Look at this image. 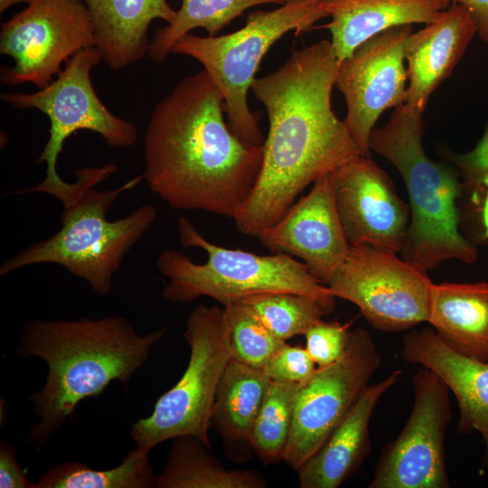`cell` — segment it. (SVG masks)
<instances>
[{
  "instance_id": "obj_11",
  "label": "cell",
  "mask_w": 488,
  "mask_h": 488,
  "mask_svg": "<svg viewBox=\"0 0 488 488\" xmlns=\"http://www.w3.org/2000/svg\"><path fill=\"white\" fill-rule=\"evenodd\" d=\"M433 285L427 272L397 253L360 245L350 246L327 286L356 305L373 328L395 333L428 321Z\"/></svg>"
},
{
  "instance_id": "obj_2",
  "label": "cell",
  "mask_w": 488,
  "mask_h": 488,
  "mask_svg": "<svg viewBox=\"0 0 488 488\" xmlns=\"http://www.w3.org/2000/svg\"><path fill=\"white\" fill-rule=\"evenodd\" d=\"M205 70L182 79L155 107L144 136L149 189L175 210L233 219L258 177L263 145L237 136Z\"/></svg>"
},
{
  "instance_id": "obj_14",
  "label": "cell",
  "mask_w": 488,
  "mask_h": 488,
  "mask_svg": "<svg viewBox=\"0 0 488 488\" xmlns=\"http://www.w3.org/2000/svg\"><path fill=\"white\" fill-rule=\"evenodd\" d=\"M412 33V24L387 29L338 62L335 86L346 101L344 122L363 156H370L369 139L380 116L406 101L405 46Z\"/></svg>"
},
{
  "instance_id": "obj_4",
  "label": "cell",
  "mask_w": 488,
  "mask_h": 488,
  "mask_svg": "<svg viewBox=\"0 0 488 488\" xmlns=\"http://www.w3.org/2000/svg\"><path fill=\"white\" fill-rule=\"evenodd\" d=\"M422 114L406 103L394 108L388 122L371 131L370 150L389 161L400 174L409 198L410 221L401 258L427 272L456 259L473 264L476 247L459 230L456 201L463 189L450 165L426 153Z\"/></svg>"
},
{
  "instance_id": "obj_15",
  "label": "cell",
  "mask_w": 488,
  "mask_h": 488,
  "mask_svg": "<svg viewBox=\"0 0 488 488\" xmlns=\"http://www.w3.org/2000/svg\"><path fill=\"white\" fill-rule=\"evenodd\" d=\"M339 218L350 246L399 253L410 221L409 205L370 156L359 155L332 174Z\"/></svg>"
},
{
  "instance_id": "obj_35",
  "label": "cell",
  "mask_w": 488,
  "mask_h": 488,
  "mask_svg": "<svg viewBox=\"0 0 488 488\" xmlns=\"http://www.w3.org/2000/svg\"><path fill=\"white\" fill-rule=\"evenodd\" d=\"M481 193H483V201L481 209L482 238L488 241V188Z\"/></svg>"
},
{
  "instance_id": "obj_36",
  "label": "cell",
  "mask_w": 488,
  "mask_h": 488,
  "mask_svg": "<svg viewBox=\"0 0 488 488\" xmlns=\"http://www.w3.org/2000/svg\"><path fill=\"white\" fill-rule=\"evenodd\" d=\"M31 0H0V13L5 12L8 7L20 3L28 4Z\"/></svg>"
},
{
  "instance_id": "obj_21",
  "label": "cell",
  "mask_w": 488,
  "mask_h": 488,
  "mask_svg": "<svg viewBox=\"0 0 488 488\" xmlns=\"http://www.w3.org/2000/svg\"><path fill=\"white\" fill-rule=\"evenodd\" d=\"M94 25V47L110 70L127 67L147 54L153 20L171 23L174 11L167 0H82Z\"/></svg>"
},
{
  "instance_id": "obj_29",
  "label": "cell",
  "mask_w": 488,
  "mask_h": 488,
  "mask_svg": "<svg viewBox=\"0 0 488 488\" xmlns=\"http://www.w3.org/2000/svg\"><path fill=\"white\" fill-rule=\"evenodd\" d=\"M222 306L231 359L263 370L270 358L286 342L269 331L243 301L230 299L222 304Z\"/></svg>"
},
{
  "instance_id": "obj_32",
  "label": "cell",
  "mask_w": 488,
  "mask_h": 488,
  "mask_svg": "<svg viewBox=\"0 0 488 488\" xmlns=\"http://www.w3.org/2000/svg\"><path fill=\"white\" fill-rule=\"evenodd\" d=\"M315 363L305 348L286 343L263 368L274 381L301 383L316 370Z\"/></svg>"
},
{
  "instance_id": "obj_19",
  "label": "cell",
  "mask_w": 488,
  "mask_h": 488,
  "mask_svg": "<svg viewBox=\"0 0 488 488\" xmlns=\"http://www.w3.org/2000/svg\"><path fill=\"white\" fill-rule=\"evenodd\" d=\"M402 377L395 370L368 386L352 411L297 470L300 488H337L361 468L371 451L369 427L382 396Z\"/></svg>"
},
{
  "instance_id": "obj_25",
  "label": "cell",
  "mask_w": 488,
  "mask_h": 488,
  "mask_svg": "<svg viewBox=\"0 0 488 488\" xmlns=\"http://www.w3.org/2000/svg\"><path fill=\"white\" fill-rule=\"evenodd\" d=\"M34 488H155V475L149 452L136 447L113 468L94 469L79 461L53 465Z\"/></svg>"
},
{
  "instance_id": "obj_7",
  "label": "cell",
  "mask_w": 488,
  "mask_h": 488,
  "mask_svg": "<svg viewBox=\"0 0 488 488\" xmlns=\"http://www.w3.org/2000/svg\"><path fill=\"white\" fill-rule=\"evenodd\" d=\"M321 2L289 0L274 10L251 13L245 26L231 33L202 37L188 33L173 45L171 53L195 59L214 80L224 99L228 125L243 142L261 145L265 140L259 117L247 101L262 58L286 33L310 31L328 17Z\"/></svg>"
},
{
  "instance_id": "obj_16",
  "label": "cell",
  "mask_w": 488,
  "mask_h": 488,
  "mask_svg": "<svg viewBox=\"0 0 488 488\" xmlns=\"http://www.w3.org/2000/svg\"><path fill=\"white\" fill-rule=\"evenodd\" d=\"M258 239L274 254L301 259L327 286L350 249L335 204L332 174L316 180L308 194L293 203Z\"/></svg>"
},
{
  "instance_id": "obj_27",
  "label": "cell",
  "mask_w": 488,
  "mask_h": 488,
  "mask_svg": "<svg viewBox=\"0 0 488 488\" xmlns=\"http://www.w3.org/2000/svg\"><path fill=\"white\" fill-rule=\"evenodd\" d=\"M239 299L252 309L269 331L285 342L305 334L309 327L335 308V300L294 292L260 293Z\"/></svg>"
},
{
  "instance_id": "obj_8",
  "label": "cell",
  "mask_w": 488,
  "mask_h": 488,
  "mask_svg": "<svg viewBox=\"0 0 488 488\" xmlns=\"http://www.w3.org/2000/svg\"><path fill=\"white\" fill-rule=\"evenodd\" d=\"M101 60L94 46L84 48L65 61L46 88L33 93L1 95L2 100L15 108L39 109L51 122L49 139L37 159L46 164L45 178L33 187L8 194L41 192L56 197L63 206L71 202L82 189L84 178L77 174L76 182H65L57 173V160L65 140L78 130L98 133L108 145L117 148L136 142L135 125L112 114L95 91L90 73Z\"/></svg>"
},
{
  "instance_id": "obj_1",
  "label": "cell",
  "mask_w": 488,
  "mask_h": 488,
  "mask_svg": "<svg viewBox=\"0 0 488 488\" xmlns=\"http://www.w3.org/2000/svg\"><path fill=\"white\" fill-rule=\"evenodd\" d=\"M337 67L331 42L322 40L253 80L269 128L257 182L233 217L239 232L258 238L310 183L361 155L332 108Z\"/></svg>"
},
{
  "instance_id": "obj_6",
  "label": "cell",
  "mask_w": 488,
  "mask_h": 488,
  "mask_svg": "<svg viewBox=\"0 0 488 488\" xmlns=\"http://www.w3.org/2000/svg\"><path fill=\"white\" fill-rule=\"evenodd\" d=\"M177 233L184 248L202 249L207 260L197 264L181 250L163 251L155 266L167 279L162 291L166 301L189 304L208 296L222 305L230 299L267 292H294L335 300L329 287L292 256H260L221 247L205 239L185 217L178 220Z\"/></svg>"
},
{
  "instance_id": "obj_12",
  "label": "cell",
  "mask_w": 488,
  "mask_h": 488,
  "mask_svg": "<svg viewBox=\"0 0 488 488\" xmlns=\"http://www.w3.org/2000/svg\"><path fill=\"white\" fill-rule=\"evenodd\" d=\"M1 27L0 53L14 60V66L1 68L5 85L44 89L68 59L94 46L93 22L82 0H31Z\"/></svg>"
},
{
  "instance_id": "obj_30",
  "label": "cell",
  "mask_w": 488,
  "mask_h": 488,
  "mask_svg": "<svg viewBox=\"0 0 488 488\" xmlns=\"http://www.w3.org/2000/svg\"><path fill=\"white\" fill-rule=\"evenodd\" d=\"M351 333L348 324L321 320L305 333V349L317 367L330 365L347 350Z\"/></svg>"
},
{
  "instance_id": "obj_24",
  "label": "cell",
  "mask_w": 488,
  "mask_h": 488,
  "mask_svg": "<svg viewBox=\"0 0 488 488\" xmlns=\"http://www.w3.org/2000/svg\"><path fill=\"white\" fill-rule=\"evenodd\" d=\"M167 460L155 476V488H264L257 470H228L210 447L192 436L173 438Z\"/></svg>"
},
{
  "instance_id": "obj_22",
  "label": "cell",
  "mask_w": 488,
  "mask_h": 488,
  "mask_svg": "<svg viewBox=\"0 0 488 488\" xmlns=\"http://www.w3.org/2000/svg\"><path fill=\"white\" fill-rule=\"evenodd\" d=\"M427 323L451 349L488 361V282L434 284Z\"/></svg>"
},
{
  "instance_id": "obj_26",
  "label": "cell",
  "mask_w": 488,
  "mask_h": 488,
  "mask_svg": "<svg viewBox=\"0 0 488 488\" xmlns=\"http://www.w3.org/2000/svg\"><path fill=\"white\" fill-rule=\"evenodd\" d=\"M289 0H182V5L171 23L154 33L147 50L155 62H164L173 45L195 28L205 29L209 36H216L233 19L245 10L263 5H283Z\"/></svg>"
},
{
  "instance_id": "obj_17",
  "label": "cell",
  "mask_w": 488,
  "mask_h": 488,
  "mask_svg": "<svg viewBox=\"0 0 488 488\" xmlns=\"http://www.w3.org/2000/svg\"><path fill=\"white\" fill-rule=\"evenodd\" d=\"M400 356L434 371L453 392L459 408L457 433L481 435L483 464L488 467V361L455 352L428 327L404 335Z\"/></svg>"
},
{
  "instance_id": "obj_18",
  "label": "cell",
  "mask_w": 488,
  "mask_h": 488,
  "mask_svg": "<svg viewBox=\"0 0 488 488\" xmlns=\"http://www.w3.org/2000/svg\"><path fill=\"white\" fill-rule=\"evenodd\" d=\"M475 34L469 12L452 2L435 21L408 36L405 46L408 107L423 114L432 93L451 74Z\"/></svg>"
},
{
  "instance_id": "obj_3",
  "label": "cell",
  "mask_w": 488,
  "mask_h": 488,
  "mask_svg": "<svg viewBox=\"0 0 488 488\" xmlns=\"http://www.w3.org/2000/svg\"><path fill=\"white\" fill-rule=\"evenodd\" d=\"M166 332L164 326L140 335L119 315L24 324L17 355L47 365L43 387L28 398L40 420L30 427L27 443L41 452L83 399L96 398L114 380L127 388Z\"/></svg>"
},
{
  "instance_id": "obj_5",
  "label": "cell",
  "mask_w": 488,
  "mask_h": 488,
  "mask_svg": "<svg viewBox=\"0 0 488 488\" xmlns=\"http://www.w3.org/2000/svg\"><path fill=\"white\" fill-rule=\"evenodd\" d=\"M116 171L114 164L102 165L75 199L63 206L60 230L5 260L0 266V276L32 265L56 264L86 281L98 295L108 296L113 289L114 275L119 270L125 256L157 217L156 208L145 204L123 218L108 220V212L117 198L144 180L140 174L113 190L94 188Z\"/></svg>"
},
{
  "instance_id": "obj_23",
  "label": "cell",
  "mask_w": 488,
  "mask_h": 488,
  "mask_svg": "<svg viewBox=\"0 0 488 488\" xmlns=\"http://www.w3.org/2000/svg\"><path fill=\"white\" fill-rule=\"evenodd\" d=\"M270 379L263 370L230 359L219 381L211 425L228 445L251 446V431Z\"/></svg>"
},
{
  "instance_id": "obj_33",
  "label": "cell",
  "mask_w": 488,
  "mask_h": 488,
  "mask_svg": "<svg viewBox=\"0 0 488 488\" xmlns=\"http://www.w3.org/2000/svg\"><path fill=\"white\" fill-rule=\"evenodd\" d=\"M0 487L34 488L18 463L15 448L5 440L0 442Z\"/></svg>"
},
{
  "instance_id": "obj_20",
  "label": "cell",
  "mask_w": 488,
  "mask_h": 488,
  "mask_svg": "<svg viewBox=\"0 0 488 488\" xmlns=\"http://www.w3.org/2000/svg\"><path fill=\"white\" fill-rule=\"evenodd\" d=\"M452 0H322L331 21L320 28L332 35L338 62L371 37L394 26L435 21Z\"/></svg>"
},
{
  "instance_id": "obj_9",
  "label": "cell",
  "mask_w": 488,
  "mask_h": 488,
  "mask_svg": "<svg viewBox=\"0 0 488 488\" xmlns=\"http://www.w3.org/2000/svg\"><path fill=\"white\" fill-rule=\"evenodd\" d=\"M183 337L190 348L179 380L162 394L152 413L131 426L136 447L150 452L180 436H192L211 447L209 429L216 389L231 359L223 307L196 306L187 316Z\"/></svg>"
},
{
  "instance_id": "obj_28",
  "label": "cell",
  "mask_w": 488,
  "mask_h": 488,
  "mask_svg": "<svg viewBox=\"0 0 488 488\" xmlns=\"http://www.w3.org/2000/svg\"><path fill=\"white\" fill-rule=\"evenodd\" d=\"M299 383L270 380L251 431V446L264 465L283 460Z\"/></svg>"
},
{
  "instance_id": "obj_10",
  "label": "cell",
  "mask_w": 488,
  "mask_h": 488,
  "mask_svg": "<svg viewBox=\"0 0 488 488\" xmlns=\"http://www.w3.org/2000/svg\"><path fill=\"white\" fill-rule=\"evenodd\" d=\"M381 356L370 333L352 332L343 355L333 363L317 367L298 384L291 430L283 460L297 470L327 440L359 401Z\"/></svg>"
},
{
  "instance_id": "obj_13",
  "label": "cell",
  "mask_w": 488,
  "mask_h": 488,
  "mask_svg": "<svg viewBox=\"0 0 488 488\" xmlns=\"http://www.w3.org/2000/svg\"><path fill=\"white\" fill-rule=\"evenodd\" d=\"M414 402L399 436L381 450L369 488H448L445 436L452 418L449 389L422 367L413 377Z\"/></svg>"
},
{
  "instance_id": "obj_34",
  "label": "cell",
  "mask_w": 488,
  "mask_h": 488,
  "mask_svg": "<svg viewBox=\"0 0 488 488\" xmlns=\"http://www.w3.org/2000/svg\"><path fill=\"white\" fill-rule=\"evenodd\" d=\"M464 6L471 14L476 34L488 42V0H452Z\"/></svg>"
},
{
  "instance_id": "obj_31",
  "label": "cell",
  "mask_w": 488,
  "mask_h": 488,
  "mask_svg": "<svg viewBox=\"0 0 488 488\" xmlns=\"http://www.w3.org/2000/svg\"><path fill=\"white\" fill-rule=\"evenodd\" d=\"M452 163L462 179L463 188L471 192L473 199L488 188V125L479 141L469 151H441Z\"/></svg>"
}]
</instances>
